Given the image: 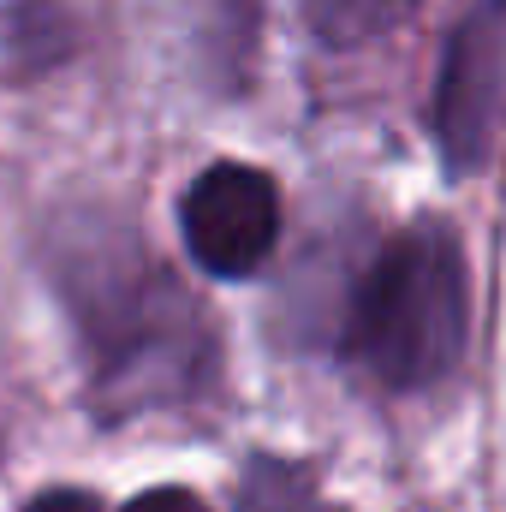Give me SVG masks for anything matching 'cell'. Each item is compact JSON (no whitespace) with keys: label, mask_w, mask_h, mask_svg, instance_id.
I'll return each mask as SVG.
<instances>
[{"label":"cell","mask_w":506,"mask_h":512,"mask_svg":"<svg viewBox=\"0 0 506 512\" xmlns=\"http://www.w3.org/2000/svg\"><path fill=\"white\" fill-rule=\"evenodd\" d=\"M30 512H96V501L84 489H54V495H42Z\"/></svg>","instance_id":"obj_8"},{"label":"cell","mask_w":506,"mask_h":512,"mask_svg":"<svg viewBox=\"0 0 506 512\" xmlns=\"http://www.w3.org/2000/svg\"><path fill=\"white\" fill-rule=\"evenodd\" d=\"M506 126V0H483L447 42L435 84V131L459 173H477Z\"/></svg>","instance_id":"obj_3"},{"label":"cell","mask_w":506,"mask_h":512,"mask_svg":"<svg viewBox=\"0 0 506 512\" xmlns=\"http://www.w3.org/2000/svg\"><path fill=\"white\" fill-rule=\"evenodd\" d=\"M471 340V274L447 227H411L370 262L352 304V358L387 387H429Z\"/></svg>","instance_id":"obj_1"},{"label":"cell","mask_w":506,"mask_h":512,"mask_svg":"<svg viewBox=\"0 0 506 512\" xmlns=\"http://www.w3.org/2000/svg\"><path fill=\"white\" fill-rule=\"evenodd\" d=\"M126 512H209L191 489H149V495H137Z\"/></svg>","instance_id":"obj_7"},{"label":"cell","mask_w":506,"mask_h":512,"mask_svg":"<svg viewBox=\"0 0 506 512\" xmlns=\"http://www.w3.org/2000/svg\"><path fill=\"white\" fill-rule=\"evenodd\" d=\"M405 6L411 0H298L304 24L334 48H364V42L387 36L405 18Z\"/></svg>","instance_id":"obj_5"},{"label":"cell","mask_w":506,"mask_h":512,"mask_svg":"<svg viewBox=\"0 0 506 512\" xmlns=\"http://www.w3.org/2000/svg\"><path fill=\"white\" fill-rule=\"evenodd\" d=\"M179 227H185V251L197 256V268H209L221 280H245L274 256L280 191L268 173H256L245 161H221L185 191Z\"/></svg>","instance_id":"obj_4"},{"label":"cell","mask_w":506,"mask_h":512,"mask_svg":"<svg viewBox=\"0 0 506 512\" xmlns=\"http://www.w3.org/2000/svg\"><path fill=\"white\" fill-rule=\"evenodd\" d=\"M239 512H328V501L310 483V471L280 465V459H256L239 483Z\"/></svg>","instance_id":"obj_6"},{"label":"cell","mask_w":506,"mask_h":512,"mask_svg":"<svg viewBox=\"0 0 506 512\" xmlns=\"http://www.w3.org/2000/svg\"><path fill=\"white\" fill-rule=\"evenodd\" d=\"M72 298L84 304L102 382L126 393V405H137V393H179L209 370V334L191 298L137 262V251H126V262L108 256L102 274L72 286Z\"/></svg>","instance_id":"obj_2"}]
</instances>
